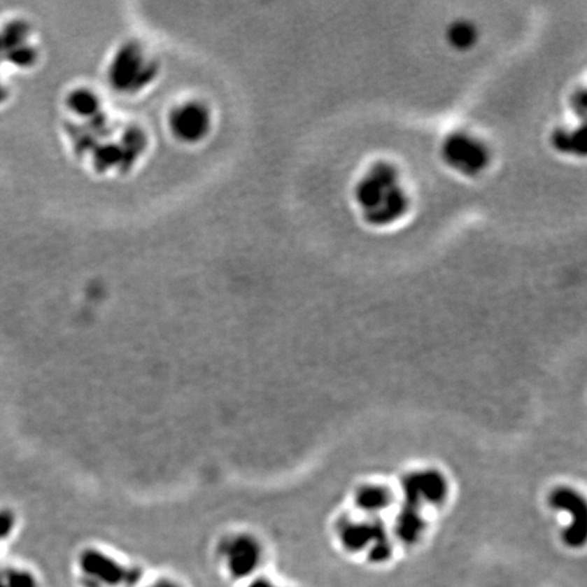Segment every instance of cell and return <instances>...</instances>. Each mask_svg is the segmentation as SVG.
I'll return each instance as SVG.
<instances>
[{"mask_svg":"<svg viewBox=\"0 0 587 587\" xmlns=\"http://www.w3.org/2000/svg\"><path fill=\"white\" fill-rule=\"evenodd\" d=\"M444 41L455 52H470L480 43V27L470 17H456L444 29Z\"/></svg>","mask_w":587,"mask_h":587,"instance_id":"30bf717a","label":"cell"},{"mask_svg":"<svg viewBox=\"0 0 587 587\" xmlns=\"http://www.w3.org/2000/svg\"><path fill=\"white\" fill-rule=\"evenodd\" d=\"M164 125L171 139L176 144L185 148H196L205 144L213 134L215 111L202 98H182L169 108Z\"/></svg>","mask_w":587,"mask_h":587,"instance_id":"8992f818","label":"cell"},{"mask_svg":"<svg viewBox=\"0 0 587 587\" xmlns=\"http://www.w3.org/2000/svg\"><path fill=\"white\" fill-rule=\"evenodd\" d=\"M351 200L361 221L373 229L394 227L407 217L412 207L404 172L386 158L363 167L351 184Z\"/></svg>","mask_w":587,"mask_h":587,"instance_id":"6da1fadb","label":"cell"},{"mask_svg":"<svg viewBox=\"0 0 587 587\" xmlns=\"http://www.w3.org/2000/svg\"><path fill=\"white\" fill-rule=\"evenodd\" d=\"M402 488L407 502L406 506L417 510L423 506L439 504L447 494L446 481L433 470L411 473L404 479Z\"/></svg>","mask_w":587,"mask_h":587,"instance_id":"52a82bcc","label":"cell"},{"mask_svg":"<svg viewBox=\"0 0 587 587\" xmlns=\"http://www.w3.org/2000/svg\"><path fill=\"white\" fill-rule=\"evenodd\" d=\"M145 587H193L180 573L164 572L156 575Z\"/></svg>","mask_w":587,"mask_h":587,"instance_id":"5bb4252c","label":"cell"},{"mask_svg":"<svg viewBox=\"0 0 587 587\" xmlns=\"http://www.w3.org/2000/svg\"><path fill=\"white\" fill-rule=\"evenodd\" d=\"M160 74L158 57L143 43L129 41L120 46L111 58L108 80L119 93L135 96L153 87Z\"/></svg>","mask_w":587,"mask_h":587,"instance_id":"277c9868","label":"cell"},{"mask_svg":"<svg viewBox=\"0 0 587 587\" xmlns=\"http://www.w3.org/2000/svg\"><path fill=\"white\" fill-rule=\"evenodd\" d=\"M437 150L441 166L463 180H478L488 174L492 166L490 145L472 129L447 132L439 141Z\"/></svg>","mask_w":587,"mask_h":587,"instance_id":"5b68a950","label":"cell"},{"mask_svg":"<svg viewBox=\"0 0 587 587\" xmlns=\"http://www.w3.org/2000/svg\"><path fill=\"white\" fill-rule=\"evenodd\" d=\"M353 511L374 517L390 506V495L388 488L373 483H363L353 490L351 495Z\"/></svg>","mask_w":587,"mask_h":587,"instance_id":"8fae6325","label":"cell"},{"mask_svg":"<svg viewBox=\"0 0 587 587\" xmlns=\"http://www.w3.org/2000/svg\"><path fill=\"white\" fill-rule=\"evenodd\" d=\"M99 97L88 88L73 90L66 96V106L76 117L90 118L97 115L100 109Z\"/></svg>","mask_w":587,"mask_h":587,"instance_id":"7c38bea8","label":"cell"},{"mask_svg":"<svg viewBox=\"0 0 587 587\" xmlns=\"http://www.w3.org/2000/svg\"><path fill=\"white\" fill-rule=\"evenodd\" d=\"M549 147L558 156L584 158L587 150L585 122L563 123L553 127L549 134Z\"/></svg>","mask_w":587,"mask_h":587,"instance_id":"9c48e42d","label":"cell"},{"mask_svg":"<svg viewBox=\"0 0 587 587\" xmlns=\"http://www.w3.org/2000/svg\"><path fill=\"white\" fill-rule=\"evenodd\" d=\"M586 90H585L584 86L581 88H575L570 94L569 106H570L572 115L580 122H584L585 115H586Z\"/></svg>","mask_w":587,"mask_h":587,"instance_id":"9a60e30c","label":"cell"},{"mask_svg":"<svg viewBox=\"0 0 587 587\" xmlns=\"http://www.w3.org/2000/svg\"><path fill=\"white\" fill-rule=\"evenodd\" d=\"M210 558L220 577L236 587L272 572L276 549L266 532L257 526L233 524L215 534Z\"/></svg>","mask_w":587,"mask_h":587,"instance_id":"7a4b0ae2","label":"cell"},{"mask_svg":"<svg viewBox=\"0 0 587 587\" xmlns=\"http://www.w3.org/2000/svg\"><path fill=\"white\" fill-rule=\"evenodd\" d=\"M330 535L341 553L371 563L386 560L392 549L386 531L374 517L356 511L337 514L330 523Z\"/></svg>","mask_w":587,"mask_h":587,"instance_id":"3957f363","label":"cell"},{"mask_svg":"<svg viewBox=\"0 0 587 587\" xmlns=\"http://www.w3.org/2000/svg\"><path fill=\"white\" fill-rule=\"evenodd\" d=\"M551 506L568 512L570 524L565 531V541L570 546L582 545L586 539V504L580 495L567 488L555 492L551 496Z\"/></svg>","mask_w":587,"mask_h":587,"instance_id":"ba28073f","label":"cell"},{"mask_svg":"<svg viewBox=\"0 0 587 587\" xmlns=\"http://www.w3.org/2000/svg\"><path fill=\"white\" fill-rule=\"evenodd\" d=\"M288 584L290 582L280 578L272 571L236 587H288Z\"/></svg>","mask_w":587,"mask_h":587,"instance_id":"2e32d148","label":"cell"},{"mask_svg":"<svg viewBox=\"0 0 587 587\" xmlns=\"http://www.w3.org/2000/svg\"><path fill=\"white\" fill-rule=\"evenodd\" d=\"M288 587H302V586H300V585L294 584V583H290V585H288Z\"/></svg>","mask_w":587,"mask_h":587,"instance_id":"e0dca14e","label":"cell"},{"mask_svg":"<svg viewBox=\"0 0 587 587\" xmlns=\"http://www.w3.org/2000/svg\"><path fill=\"white\" fill-rule=\"evenodd\" d=\"M396 530L402 541L408 543L417 541L424 530V521L420 510L406 506L397 518Z\"/></svg>","mask_w":587,"mask_h":587,"instance_id":"4fadbf2b","label":"cell"}]
</instances>
